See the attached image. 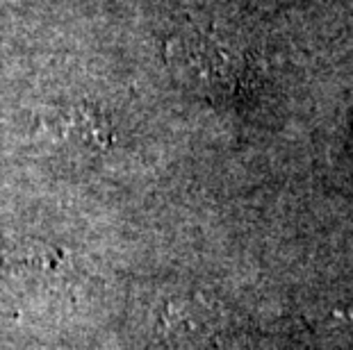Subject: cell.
<instances>
[{"label":"cell","instance_id":"obj_1","mask_svg":"<svg viewBox=\"0 0 353 350\" xmlns=\"http://www.w3.org/2000/svg\"><path fill=\"white\" fill-rule=\"evenodd\" d=\"M171 59L183 80L205 94L226 91L232 85L230 57L214 41H178Z\"/></svg>","mask_w":353,"mask_h":350}]
</instances>
